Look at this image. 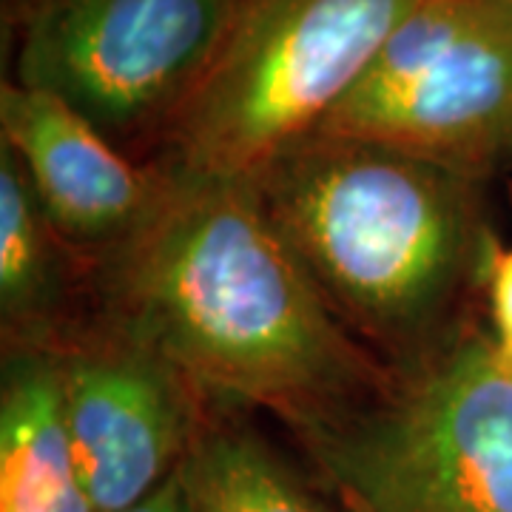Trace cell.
Here are the masks:
<instances>
[{"mask_svg":"<svg viewBox=\"0 0 512 512\" xmlns=\"http://www.w3.org/2000/svg\"><path fill=\"white\" fill-rule=\"evenodd\" d=\"M165 180L140 234L92 265V316L160 350L214 404L262 407L299 439L382 393L393 370L333 316L248 180Z\"/></svg>","mask_w":512,"mask_h":512,"instance_id":"6da1fadb","label":"cell"},{"mask_svg":"<svg viewBox=\"0 0 512 512\" xmlns=\"http://www.w3.org/2000/svg\"><path fill=\"white\" fill-rule=\"evenodd\" d=\"M333 316L390 370L450 345L487 291L484 188L396 148L311 134L248 177Z\"/></svg>","mask_w":512,"mask_h":512,"instance_id":"7a4b0ae2","label":"cell"},{"mask_svg":"<svg viewBox=\"0 0 512 512\" xmlns=\"http://www.w3.org/2000/svg\"><path fill=\"white\" fill-rule=\"evenodd\" d=\"M416 0H237L231 23L148 165L248 180L319 131Z\"/></svg>","mask_w":512,"mask_h":512,"instance_id":"3957f363","label":"cell"},{"mask_svg":"<svg viewBox=\"0 0 512 512\" xmlns=\"http://www.w3.org/2000/svg\"><path fill=\"white\" fill-rule=\"evenodd\" d=\"M302 444L353 512H512V362L470 325Z\"/></svg>","mask_w":512,"mask_h":512,"instance_id":"277c9868","label":"cell"},{"mask_svg":"<svg viewBox=\"0 0 512 512\" xmlns=\"http://www.w3.org/2000/svg\"><path fill=\"white\" fill-rule=\"evenodd\" d=\"M234 9L237 0H3L6 80L52 94L148 163Z\"/></svg>","mask_w":512,"mask_h":512,"instance_id":"5b68a950","label":"cell"},{"mask_svg":"<svg viewBox=\"0 0 512 512\" xmlns=\"http://www.w3.org/2000/svg\"><path fill=\"white\" fill-rule=\"evenodd\" d=\"M316 134L493 183L512 168V0H416Z\"/></svg>","mask_w":512,"mask_h":512,"instance_id":"8992f818","label":"cell"},{"mask_svg":"<svg viewBox=\"0 0 512 512\" xmlns=\"http://www.w3.org/2000/svg\"><path fill=\"white\" fill-rule=\"evenodd\" d=\"M52 353L94 512L126 510L165 484L217 410L168 356L97 316Z\"/></svg>","mask_w":512,"mask_h":512,"instance_id":"52a82bcc","label":"cell"},{"mask_svg":"<svg viewBox=\"0 0 512 512\" xmlns=\"http://www.w3.org/2000/svg\"><path fill=\"white\" fill-rule=\"evenodd\" d=\"M0 143L60 239L92 265L140 234L168 188L163 171L128 157L66 103L12 80L0 86Z\"/></svg>","mask_w":512,"mask_h":512,"instance_id":"ba28073f","label":"cell"},{"mask_svg":"<svg viewBox=\"0 0 512 512\" xmlns=\"http://www.w3.org/2000/svg\"><path fill=\"white\" fill-rule=\"evenodd\" d=\"M92 316V262L46 220L18 157L0 143L3 350H52Z\"/></svg>","mask_w":512,"mask_h":512,"instance_id":"9c48e42d","label":"cell"},{"mask_svg":"<svg viewBox=\"0 0 512 512\" xmlns=\"http://www.w3.org/2000/svg\"><path fill=\"white\" fill-rule=\"evenodd\" d=\"M0 512H94L63 419L52 350H3Z\"/></svg>","mask_w":512,"mask_h":512,"instance_id":"30bf717a","label":"cell"},{"mask_svg":"<svg viewBox=\"0 0 512 512\" xmlns=\"http://www.w3.org/2000/svg\"><path fill=\"white\" fill-rule=\"evenodd\" d=\"M180 473L194 512H339L259 433L217 410Z\"/></svg>","mask_w":512,"mask_h":512,"instance_id":"8fae6325","label":"cell"},{"mask_svg":"<svg viewBox=\"0 0 512 512\" xmlns=\"http://www.w3.org/2000/svg\"><path fill=\"white\" fill-rule=\"evenodd\" d=\"M487 299H490L495 345L512 362V248L495 251L487 276Z\"/></svg>","mask_w":512,"mask_h":512,"instance_id":"7c38bea8","label":"cell"},{"mask_svg":"<svg viewBox=\"0 0 512 512\" xmlns=\"http://www.w3.org/2000/svg\"><path fill=\"white\" fill-rule=\"evenodd\" d=\"M117 512H194V504H191V495H188V487H185L183 473L177 470L154 493H148L137 504H131L126 510Z\"/></svg>","mask_w":512,"mask_h":512,"instance_id":"4fadbf2b","label":"cell"}]
</instances>
